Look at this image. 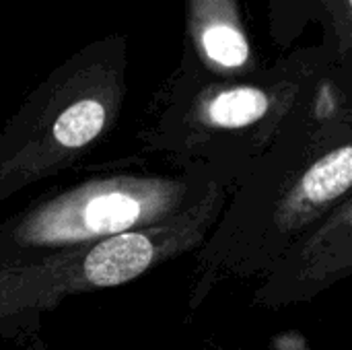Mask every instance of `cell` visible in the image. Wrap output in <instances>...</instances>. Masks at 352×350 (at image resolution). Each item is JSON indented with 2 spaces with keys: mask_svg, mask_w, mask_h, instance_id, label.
<instances>
[{
  "mask_svg": "<svg viewBox=\"0 0 352 350\" xmlns=\"http://www.w3.org/2000/svg\"><path fill=\"white\" fill-rule=\"evenodd\" d=\"M140 202L122 192H103L89 200L64 202L50 208L37 221L33 237L39 241H68L89 235L118 233L140 217Z\"/></svg>",
  "mask_w": 352,
  "mask_h": 350,
  "instance_id": "6da1fadb",
  "label": "cell"
},
{
  "mask_svg": "<svg viewBox=\"0 0 352 350\" xmlns=\"http://www.w3.org/2000/svg\"><path fill=\"white\" fill-rule=\"evenodd\" d=\"M202 43L206 54L221 66H241L248 60L250 45L243 33L231 25H210L202 33Z\"/></svg>",
  "mask_w": 352,
  "mask_h": 350,
  "instance_id": "8992f818",
  "label": "cell"
},
{
  "mask_svg": "<svg viewBox=\"0 0 352 350\" xmlns=\"http://www.w3.org/2000/svg\"><path fill=\"white\" fill-rule=\"evenodd\" d=\"M151 260L153 243L144 235L120 233L87 256L85 274L97 287H116L144 272Z\"/></svg>",
  "mask_w": 352,
  "mask_h": 350,
  "instance_id": "7a4b0ae2",
  "label": "cell"
},
{
  "mask_svg": "<svg viewBox=\"0 0 352 350\" xmlns=\"http://www.w3.org/2000/svg\"><path fill=\"white\" fill-rule=\"evenodd\" d=\"M105 124V109L95 99H82L70 105L54 124V136L68 149L91 142Z\"/></svg>",
  "mask_w": 352,
  "mask_h": 350,
  "instance_id": "5b68a950",
  "label": "cell"
},
{
  "mask_svg": "<svg viewBox=\"0 0 352 350\" xmlns=\"http://www.w3.org/2000/svg\"><path fill=\"white\" fill-rule=\"evenodd\" d=\"M268 109V97L250 87L221 93L208 107V116L217 126L239 128L260 120Z\"/></svg>",
  "mask_w": 352,
  "mask_h": 350,
  "instance_id": "277c9868",
  "label": "cell"
},
{
  "mask_svg": "<svg viewBox=\"0 0 352 350\" xmlns=\"http://www.w3.org/2000/svg\"><path fill=\"white\" fill-rule=\"evenodd\" d=\"M352 149L342 146L318 161L303 179V192L314 202H326L351 188Z\"/></svg>",
  "mask_w": 352,
  "mask_h": 350,
  "instance_id": "3957f363",
  "label": "cell"
}]
</instances>
